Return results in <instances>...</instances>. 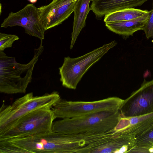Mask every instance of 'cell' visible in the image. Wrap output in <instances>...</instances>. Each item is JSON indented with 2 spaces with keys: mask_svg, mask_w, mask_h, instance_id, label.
Returning <instances> with one entry per match:
<instances>
[{
  "mask_svg": "<svg viewBox=\"0 0 153 153\" xmlns=\"http://www.w3.org/2000/svg\"><path fill=\"white\" fill-rule=\"evenodd\" d=\"M56 118L51 109H39L19 118L0 130V140L35 135L52 131Z\"/></svg>",
  "mask_w": 153,
  "mask_h": 153,
  "instance_id": "277c9868",
  "label": "cell"
},
{
  "mask_svg": "<svg viewBox=\"0 0 153 153\" xmlns=\"http://www.w3.org/2000/svg\"><path fill=\"white\" fill-rule=\"evenodd\" d=\"M57 91L42 96H34L28 93L16 99L11 104H3L0 109V130L19 118L33 111L45 108L51 109L60 99Z\"/></svg>",
  "mask_w": 153,
  "mask_h": 153,
  "instance_id": "5b68a950",
  "label": "cell"
},
{
  "mask_svg": "<svg viewBox=\"0 0 153 153\" xmlns=\"http://www.w3.org/2000/svg\"><path fill=\"white\" fill-rule=\"evenodd\" d=\"M120 117L119 110L62 119L53 122L52 130L64 134L107 133L115 127Z\"/></svg>",
  "mask_w": 153,
  "mask_h": 153,
  "instance_id": "3957f363",
  "label": "cell"
},
{
  "mask_svg": "<svg viewBox=\"0 0 153 153\" xmlns=\"http://www.w3.org/2000/svg\"><path fill=\"white\" fill-rule=\"evenodd\" d=\"M148 10L134 8L124 9L108 13L105 16V22H120L132 19L147 13Z\"/></svg>",
  "mask_w": 153,
  "mask_h": 153,
  "instance_id": "2e32d148",
  "label": "cell"
},
{
  "mask_svg": "<svg viewBox=\"0 0 153 153\" xmlns=\"http://www.w3.org/2000/svg\"><path fill=\"white\" fill-rule=\"evenodd\" d=\"M151 10L140 17L132 19L105 23L107 28L116 34L127 37L135 32L143 30L150 17Z\"/></svg>",
  "mask_w": 153,
  "mask_h": 153,
  "instance_id": "5bb4252c",
  "label": "cell"
},
{
  "mask_svg": "<svg viewBox=\"0 0 153 153\" xmlns=\"http://www.w3.org/2000/svg\"><path fill=\"white\" fill-rule=\"evenodd\" d=\"M29 1L30 3H36L37 0H27Z\"/></svg>",
  "mask_w": 153,
  "mask_h": 153,
  "instance_id": "ffe728a7",
  "label": "cell"
},
{
  "mask_svg": "<svg viewBox=\"0 0 153 153\" xmlns=\"http://www.w3.org/2000/svg\"><path fill=\"white\" fill-rule=\"evenodd\" d=\"M75 7L73 31L70 49H72L81 31L85 27L87 16L91 10L90 3L92 0H77Z\"/></svg>",
  "mask_w": 153,
  "mask_h": 153,
  "instance_id": "9a60e30c",
  "label": "cell"
},
{
  "mask_svg": "<svg viewBox=\"0 0 153 153\" xmlns=\"http://www.w3.org/2000/svg\"><path fill=\"white\" fill-rule=\"evenodd\" d=\"M124 100L116 97L93 101H68L61 98L51 109L56 118H71L102 112L119 111Z\"/></svg>",
  "mask_w": 153,
  "mask_h": 153,
  "instance_id": "52a82bcc",
  "label": "cell"
},
{
  "mask_svg": "<svg viewBox=\"0 0 153 153\" xmlns=\"http://www.w3.org/2000/svg\"><path fill=\"white\" fill-rule=\"evenodd\" d=\"M136 137L133 135L106 133L81 149L78 153H129L135 146Z\"/></svg>",
  "mask_w": 153,
  "mask_h": 153,
  "instance_id": "30bf717a",
  "label": "cell"
},
{
  "mask_svg": "<svg viewBox=\"0 0 153 153\" xmlns=\"http://www.w3.org/2000/svg\"><path fill=\"white\" fill-rule=\"evenodd\" d=\"M129 153H153V125L142 134L136 136L135 146Z\"/></svg>",
  "mask_w": 153,
  "mask_h": 153,
  "instance_id": "e0dca14e",
  "label": "cell"
},
{
  "mask_svg": "<svg viewBox=\"0 0 153 153\" xmlns=\"http://www.w3.org/2000/svg\"><path fill=\"white\" fill-rule=\"evenodd\" d=\"M119 111L121 117L126 118L153 112V79H144L140 87L124 100Z\"/></svg>",
  "mask_w": 153,
  "mask_h": 153,
  "instance_id": "ba28073f",
  "label": "cell"
},
{
  "mask_svg": "<svg viewBox=\"0 0 153 153\" xmlns=\"http://www.w3.org/2000/svg\"><path fill=\"white\" fill-rule=\"evenodd\" d=\"M81 134H64L53 131L3 140L1 150L8 153H77L85 145Z\"/></svg>",
  "mask_w": 153,
  "mask_h": 153,
  "instance_id": "6da1fadb",
  "label": "cell"
},
{
  "mask_svg": "<svg viewBox=\"0 0 153 153\" xmlns=\"http://www.w3.org/2000/svg\"><path fill=\"white\" fill-rule=\"evenodd\" d=\"M117 44L116 41H113L81 56L65 57L62 65L59 68L62 85L69 89H76L89 69Z\"/></svg>",
  "mask_w": 153,
  "mask_h": 153,
  "instance_id": "8992f818",
  "label": "cell"
},
{
  "mask_svg": "<svg viewBox=\"0 0 153 153\" xmlns=\"http://www.w3.org/2000/svg\"><path fill=\"white\" fill-rule=\"evenodd\" d=\"M153 125V112L129 117H120L115 127L109 131L112 134L140 135Z\"/></svg>",
  "mask_w": 153,
  "mask_h": 153,
  "instance_id": "7c38bea8",
  "label": "cell"
},
{
  "mask_svg": "<svg viewBox=\"0 0 153 153\" xmlns=\"http://www.w3.org/2000/svg\"><path fill=\"white\" fill-rule=\"evenodd\" d=\"M34 49V55L28 63L21 64L15 57L0 51V92L7 94L25 93L31 81L33 72L39 56L43 52L42 40Z\"/></svg>",
  "mask_w": 153,
  "mask_h": 153,
  "instance_id": "7a4b0ae2",
  "label": "cell"
},
{
  "mask_svg": "<svg viewBox=\"0 0 153 153\" xmlns=\"http://www.w3.org/2000/svg\"><path fill=\"white\" fill-rule=\"evenodd\" d=\"M40 15L39 8L33 4H28L16 12H11L4 20L1 27L21 26L24 28L26 33L42 40L44 39L45 30Z\"/></svg>",
  "mask_w": 153,
  "mask_h": 153,
  "instance_id": "9c48e42d",
  "label": "cell"
},
{
  "mask_svg": "<svg viewBox=\"0 0 153 153\" xmlns=\"http://www.w3.org/2000/svg\"><path fill=\"white\" fill-rule=\"evenodd\" d=\"M143 30L144 31L147 39L152 38L153 40V0L152 8L151 10L150 17Z\"/></svg>",
  "mask_w": 153,
  "mask_h": 153,
  "instance_id": "d6986e66",
  "label": "cell"
},
{
  "mask_svg": "<svg viewBox=\"0 0 153 153\" xmlns=\"http://www.w3.org/2000/svg\"><path fill=\"white\" fill-rule=\"evenodd\" d=\"M148 0H92L91 10L101 18L115 11L140 6Z\"/></svg>",
  "mask_w": 153,
  "mask_h": 153,
  "instance_id": "4fadbf2b",
  "label": "cell"
},
{
  "mask_svg": "<svg viewBox=\"0 0 153 153\" xmlns=\"http://www.w3.org/2000/svg\"><path fill=\"white\" fill-rule=\"evenodd\" d=\"M77 0H53L39 7L40 19L45 30L61 24L74 12Z\"/></svg>",
  "mask_w": 153,
  "mask_h": 153,
  "instance_id": "8fae6325",
  "label": "cell"
},
{
  "mask_svg": "<svg viewBox=\"0 0 153 153\" xmlns=\"http://www.w3.org/2000/svg\"><path fill=\"white\" fill-rule=\"evenodd\" d=\"M19 39V37L15 35L0 33V51H4L7 48L12 47L13 42Z\"/></svg>",
  "mask_w": 153,
  "mask_h": 153,
  "instance_id": "ac0fdd59",
  "label": "cell"
}]
</instances>
